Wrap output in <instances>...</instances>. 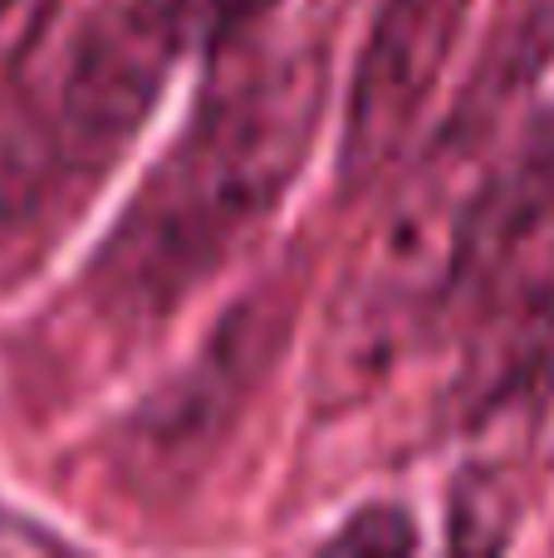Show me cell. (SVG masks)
<instances>
[{
    "mask_svg": "<svg viewBox=\"0 0 554 558\" xmlns=\"http://www.w3.org/2000/svg\"><path fill=\"white\" fill-rule=\"evenodd\" d=\"M329 104V54L300 45L216 88L98 245L88 294L118 328L167 318L275 221Z\"/></svg>",
    "mask_w": 554,
    "mask_h": 558,
    "instance_id": "obj_1",
    "label": "cell"
},
{
    "mask_svg": "<svg viewBox=\"0 0 554 558\" xmlns=\"http://www.w3.org/2000/svg\"><path fill=\"white\" fill-rule=\"evenodd\" d=\"M329 549H349V554H412V549H418V530H412V514L398 510V505H369V510H359L339 534H334Z\"/></svg>",
    "mask_w": 554,
    "mask_h": 558,
    "instance_id": "obj_7",
    "label": "cell"
},
{
    "mask_svg": "<svg viewBox=\"0 0 554 558\" xmlns=\"http://www.w3.org/2000/svg\"><path fill=\"white\" fill-rule=\"evenodd\" d=\"M300 318V270L265 275L206 333V343L177 367L153 397H143L123 426V465L143 485H182L212 461L255 402L270 367L290 348Z\"/></svg>",
    "mask_w": 554,
    "mask_h": 558,
    "instance_id": "obj_3",
    "label": "cell"
},
{
    "mask_svg": "<svg viewBox=\"0 0 554 558\" xmlns=\"http://www.w3.org/2000/svg\"><path fill=\"white\" fill-rule=\"evenodd\" d=\"M554 397V226L550 241L510 260V270L486 289L477 343L457 383V407L467 422L535 412Z\"/></svg>",
    "mask_w": 554,
    "mask_h": 558,
    "instance_id": "obj_5",
    "label": "cell"
},
{
    "mask_svg": "<svg viewBox=\"0 0 554 558\" xmlns=\"http://www.w3.org/2000/svg\"><path fill=\"white\" fill-rule=\"evenodd\" d=\"M182 45V0L88 10L0 147V251H45L84 216L137 143Z\"/></svg>",
    "mask_w": 554,
    "mask_h": 558,
    "instance_id": "obj_2",
    "label": "cell"
},
{
    "mask_svg": "<svg viewBox=\"0 0 554 558\" xmlns=\"http://www.w3.org/2000/svg\"><path fill=\"white\" fill-rule=\"evenodd\" d=\"M59 0H0V104L35 59L45 29L55 25Z\"/></svg>",
    "mask_w": 554,
    "mask_h": 558,
    "instance_id": "obj_6",
    "label": "cell"
},
{
    "mask_svg": "<svg viewBox=\"0 0 554 558\" xmlns=\"http://www.w3.org/2000/svg\"><path fill=\"white\" fill-rule=\"evenodd\" d=\"M471 0H378L349 78L339 182L369 186L408 153L467 35Z\"/></svg>",
    "mask_w": 554,
    "mask_h": 558,
    "instance_id": "obj_4",
    "label": "cell"
}]
</instances>
